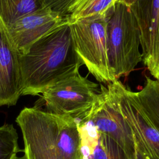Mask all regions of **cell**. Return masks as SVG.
Here are the masks:
<instances>
[{
	"label": "cell",
	"mask_w": 159,
	"mask_h": 159,
	"mask_svg": "<svg viewBox=\"0 0 159 159\" xmlns=\"http://www.w3.org/2000/svg\"><path fill=\"white\" fill-rule=\"evenodd\" d=\"M22 95L42 94L79 72L83 65L75 52L69 23L55 29L19 54Z\"/></svg>",
	"instance_id": "1"
},
{
	"label": "cell",
	"mask_w": 159,
	"mask_h": 159,
	"mask_svg": "<svg viewBox=\"0 0 159 159\" xmlns=\"http://www.w3.org/2000/svg\"><path fill=\"white\" fill-rule=\"evenodd\" d=\"M16 122L24 141L18 159H84L76 119L34 106L24 107Z\"/></svg>",
	"instance_id": "2"
},
{
	"label": "cell",
	"mask_w": 159,
	"mask_h": 159,
	"mask_svg": "<svg viewBox=\"0 0 159 159\" xmlns=\"http://www.w3.org/2000/svg\"><path fill=\"white\" fill-rule=\"evenodd\" d=\"M108 55L116 80L127 76L142 61L140 32L127 0H116L107 22Z\"/></svg>",
	"instance_id": "3"
},
{
	"label": "cell",
	"mask_w": 159,
	"mask_h": 159,
	"mask_svg": "<svg viewBox=\"0 0 159 159\" xmlns=\"http://www.w3.org/2000/svg\"><path fill=\"white\" fill-rule=\"evenodd\" d=\"M107 18L95 17L68 23L74 48L82 64L98 81L108 84L117 80L109 60Z\"/></svg>",
	"instance_id": "4"
},
{
	"label": "cell",
	"mask_w": 159,
	"mask_h": 159,
	"mask_svg": "<svg viewBox=\"0 0 159 159\" xmlns=\"http://www.w3.org/2000/svg\"><path fill=\"white\" fill-rule=\"evenodd\" d=\"M99 91L97 83L78 72L49 87L41 99L45 111L81 120L94 105Z\"/></svg>",
	"instance_id": "5"
},
{
	"label": "cell",
	"mask_w": 159,
	"mask_h": 159,
	"mask_svg": "<svg viewBox=\"0 0 159 159\" xmlns=\"http://www.w3.org/2000/svg\"><path fill=\"white\" fill-rule=\"evenodd\" d=\"M107 88L132 130L137 159H159V132L143 111L136 92L127 88L119 80L108 84Z\"/></svg>",
	"instance_id": "6"
},
{
	"label": "cell",
	"mask_w": 159,
	"mask_h": 159,
	"mask_svg": "<svg viewBox=\"0 0 159 159\" xmlns=\"http://www.w3.org/2000/svg\"><path fill=\"white\" fill-rule=\"evenodd\" d=\"M99 89L94 105L81 120L91 121L100 133L117 143L130 159H137L133 134L128 123L120 112L107 88L101 84Z\"/></svg>",
	"instance_id": "7"
},
{
	"label": "cell",
	"mask_w": 159,
	"mask_h": 159,
	"mask_svg": "<svg viewBox=\"0 0 159 159\" xmlns=\"http://www.w3.org/2000/svg\"><path fill=\"white\" fill-rule=\"evenodd\" d=\"M68 23V18L47 6L20 19L7 32L19 54L24 53L35 41L60 25Z\"/></svg>",
	"instance_id": "8"
},
{
	"label": "cell",
	"mask_w": 159,
	"mask_h": 159,
	"mask_svg": "<svg viewBox=\"0 0 159 159\" xmlns=\"http://www.w3.org/2000/svg\"><path fill=\"white\" fill-rule=\"evenodd\" d=\"M22 90L19 53L0 19V106L16 105Z\"/></svg>",
	"instance_id": "9"
},
{
	"label": "cell",
	"mask_w": 159,
	"mask_h": 159,
	"mask_svg": "<svg viewBox=\"0 0 159 159\" xmlns=\"http://www.w3.org/2000/svg\"><path fill=\"white\" fill-rule=\"evenodd\" d=\"M138 24L142 61L150 73L159 34V0H127Z\"/></svg>",
	"instance_id": "10"
},
{
	"label": "cell",
	"mask_w": 159,
	"mask_h": 159,
	"mask_svg": "<svg viewBox=\"0 0 159 159\" xmlns=\"http://www.w3.org/2000/svg\"><path fill=\"white\" fill-rule=\"evenodd\" d=\"M116 0H73L69 8L68 22L95 17L107 18Z\"/></svg>",
	"instance_id": "11"
},
{
	"label": "cell",
	"mask_w": 159,
	"mask_h": 159,
	"mask_svg": "<svg viewBox=\"0 0 159 159\" xmlns=\"http://www.w3.org/2000/svg\"><path fill=\"white\" fill-rule=\"evenodd\" d=\"M44 7V0H0V19L6 28Z\"/></svg>",
	"instance_id": "12"
},
{
	"label": "cell",
	"mask_w": 159,
	"mask_h": 159,
	"mask_svg": "<svg viewBox=\"0 0 159 159\" xmlns=\"http://www.w3.org/2000/svg\"><path fill=\"white\" fill-rule=\"evenodd\" d=\"M136 94L143 111L159 132V80L147 77L144 86Z\"/></svg>",
	"instance_id": "13"
},
{
	"label": "cell",
	"mask_w": 159,
	"mask_h": 159,
	"mask_svg": "<svg viewBox=\"0 0 159 159\" xmlns=\"http://www.w3.org/2000/svg\"><path fill=\"white\" fill-rule=\"evenodd\" d=\"M88 159H130L124 150L112 139L99 132L98 139Z\"/></svg>",
	"instance_id": "14"
},
{
	"label": "cell",
	"mask_w": 159,
	"mask_h": 159,
	"mask_svg": "<svg viewBox=\"0 0 159 159\" xmlns=\"http://www.w3.org/2000/svg\"><path fill=\"white\" fill-rule=\"evenodd\" d=\"M22 152L18 145V134L12 124L0 127V159H18L17 154Z\"/></svg>",
	"instance_id": "15"
},
{
	"label": "cell",
	"mask_w": 159,
	"mask_h": 159,
	"mask_svg": "<svg viewBox=\"0 0 159 159\" xmlns=\"http://www.w3.org/2000/svg\"><path fill=\"white\" fill-rule=\"evenodd\" d=\"M150 73L155 80H159V34L155 47L153 66L152 70Z\"/></svg>",
	"instance_id": "16"
}]
</instances>
